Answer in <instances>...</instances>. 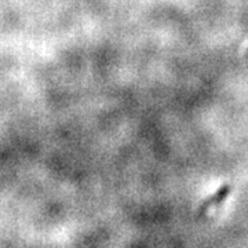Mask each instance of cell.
Returning <instances> with one entry per match:
<instances>
[{"label":"cell","instance_id":"1","mask_svg":"<svg viewBox=\"0 0 248 248\" xmlns=\"http://www.w3.org/2000/svg\"><path fill=\"white\" fill-rule=\"evenodd\" d=\"M229 190H231V187H229V186H223V187H222V189L219 190V192H218V193H215V196H213V197H211V199H210L208 202H205V203H204L205 205H203V210H205V208H207V207H208L210 204L219 203L221 200H223V199H225L226 196L229 195Z\"/></svg>","mask_w":248,"mask_h":248}]
</instances>
